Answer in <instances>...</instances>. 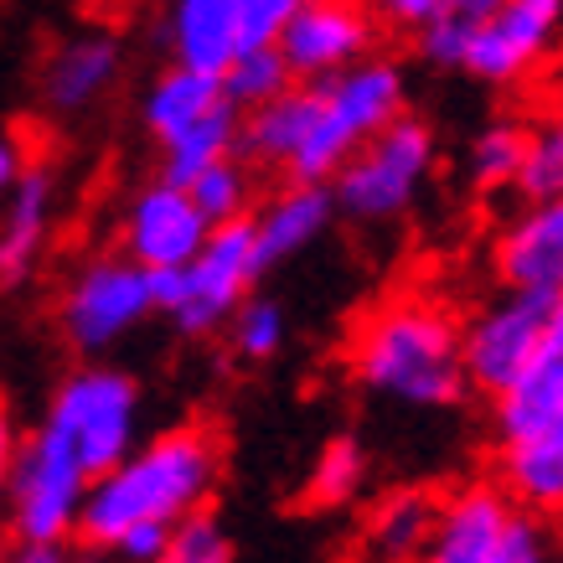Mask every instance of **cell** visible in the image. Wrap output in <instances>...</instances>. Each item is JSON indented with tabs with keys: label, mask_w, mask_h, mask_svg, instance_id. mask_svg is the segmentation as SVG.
Segmentation results:
<instances>
[{
	"label": "cell",
	"mask_w": 563,
	"mask_h": 563,
	"mask_svg": "<svg viewBox=\"0 0 563 563\" xmlns=\"http://www.w3.org/2000/svg\"><path fill=\"white\" fill-rule=\"evenodd\" d=\"M222 471V450L212 429L181 424L155 440L135 444L114 471H103L84 507V548H109L135 528H176L191 512H202Z\"/></svg>",
	"instance_id": "1"
},
{
	"label": "cell",
	"mask_w": 563,
	"mask_h": 563,
	"mask_svg": "<svg viewBox=\"0 0 563 563\" xmlns=\"http://www.w3.org/2000/svg\"><path fill=\"white\" fill-rule=\"evenodd\" d=\"M352 377L398 409H444L471 383L465 321L429 295H393L352 336Z\"/></svg>",
	"instance_id": "2"
},
{
	"label": "cell",
	"mask_w": 563,
	"mask_h": 563,
	"mask_svg": "<svg viewBox=\"0 0 563 563\" xmlns=\"http://www.w3.org/2000/svg\"><path fill=\"white\" fill-rule=\"evenodd\" d=\"M496 486L538 517H563V357L543 352L492 398Z\"/></svg>",
	"instance_id": "3"
},
{
	"label": "cell",
	"mask_w": 563,
	"mask_h": 563,
	"mask_svg": "<svg viewBox=\"0 0 563 563\" xmlns=\"http://www.w3.org/2000/svg\"><path fill=\"white\" fill-rule=\"evenodd\" d=\"M393 120H404V68L388 57H367L316 84V120L295 155L290 181H336L346 161Z\"/></svg>",
	"instance_id": "4"
},
{
	"label": "cell",
	"mask_w": 563,
	"mask_h": 563,
	"mask_svg": "<svg viewBox=\"0 0 563 563\" xmlns=\"http://www.w3.org/2000/svg\"><path fill=\"white\" fill-rule=\"evenodd\" d=\"M93 492V471L78 450L63 444L47 424H36L5 465V522L16 543L63 548L84 528V507Z\"/></svg>",
	"instance_id": "5"
},
{
	"label": "cell",
	"mask_w": 563,
	"mask_h": 563,
	"mask_svg": "<svg viewBox=\"0 0 563 563\" xmlns=\"http://www.w3.org/2000/svg\"><path fill=\"white\" fill-rule=\"evenodd\" d=\"M258 274L264 264H258L254 218H239L212 228V239L187 269H155V300L187 336H207L233 321V310L249 300V285Z\"/></svg>",
	"instance_id": "6"
},
{
	"label": "cell",
	"mask_w": 563,
	"mask_h": 563,
	"mask_svg": "<svg viewBox=\"0 0 563 563\" xmlns=\"http://www.w3.org/2000/svg\"><path fill=\"white\" fill-rule=\"evenodd\" d=\"M47 424L63 444L78 450V461L93 471V481L135 450L140 434V388L135 377L120 367H78L73 377L57 383V393L47 398V413L36 419Z\"/></svg>",
	"instance_id": "7"
},
{
	"label": "cell",
	"mask_w": 563,
	"mask_h": 563,
	"mask_svg": "<svg viewBox=\"0 0 563 563\" xmlns=\"http://www.w3.org/2000/svg\"><path fill=\"white\" fill-rule=\"evenodd\" d=\"M424 563H559V548L543 517L512 501L501 486H461L444 496L440 532Z\"/></svg>",
	"instance_id": "8"
},
{
	"label": "cell",
	"mask_w": 563,
	"mask_h": 563,
	"mask_svg": "<svg viewBox=\"0 0 563 563\" xmlns=\"http://www.w3.org/2000/svg\"><path fill=\"white\" fill-rule=\"evenodd\" d=\"M151 310L155 300V269H145L130 254H99L68 274V285L57 295V325L78 357H103L109 346H120Z\"/></svg>",
	"instance_id": "9"
},
{
	"label": "cell",
	"mask_w": 563,
	"mask_h": 563,
	"mask_svg": "<svg viewBox=\"0 0 563 563\" xmlns=\"http://www.w3.org/2000/svg\"><path fill=\"white\" fill-rule=\"evenodd\" d=\"M429 172H434V130L424 120H393L388 130H377L352 161H346L331 191H336V212L352 222H393L413 207V197L424 191Z\"/></svg>",
	"instance_id": "10"
},
{
	"label": "cell",
	"mask_w": 563,
	"mask_h": 563,
	"mask_svg": "<svg viewBox=\"0 0 563 563\" xmlns=\"http://www.w3.org/2000/svg\"><path fill=\"white\" fill-rule=\"evenodd\" d=\"M300 5L306 0H172L166 42H172L176 63L222 73L239 52L279 42L285 21Z\"/></svg>",
	"instance_id": "11"
},
{
	"label": "cell",
	"mask_w": 563,
	"mask_h": 563,
	"mask_svg": "<svg viewBox=\"0 0 563 563\" xmlns=\"http://www.w3.org/2000/svg\"><path fill=\"white\" fill-rule=\"evenodd\" d=\"M548 306H553L548 295L501 285V295H492V300L465 321V373H471V388L496 398V393L512 388L517 377L543 357L548 352Z\"/></svg>",
	"instance_id": "12"
},
{
	"label": "cell",
	"mask_w": 563,
	"mask_h": 563,
	"mask_svg": "<svg viewBox=\"0 0 563 563\" xmlns=\"http://www.w3.org/2000/svg\"><path fill=\"white\" fill-rule=\"evenodd\" d=\"M377 36V11L367 0H306L285 32H279V52L300 84H325L336 73L357 68L373 57Z\"/></svg>",
	"instance_id": "13"
},
{
	"label": "cell",
	"mask_w": 563,
	"mask_h": 563,
	"mask_svg": "<svg viewBox=\"0 0 563 563\" xmlns=\"http://www.w3.org/2000/svg\"><path fill=\"white\" fill-rule=\"evenodd\" d=\"M124 254L140 258L145 269H187L202 254V243L212 239V222L202 218V207L191 202L187 187L176 181H151L140 187L124 207Z\"/></svg>",
	"instance_id": "14"
},
{
	"label": "cell",
	"mask_w": 563,
	"mask_h": 563,
	"mask_svg": "<svg viewBox=\"0 0 563 563\" xmlns=\"http://www.w3.org/2000/svg\"><path fill=\"white\" fill-rule=\"evenodd\" d=\"M559 32L563 0H501L471 42L465 73H476L486 84H517L559 47Z\"/></svg>",
	"instance_id": "15"
},
{
	"label": "cell",
	"mask_w": 563,
	"mask_h": 563,
	"mask_svg": "<svg viewBox=\"0 0 563 563\" xmlns=\"http://www.w3.org/2000/svg\"><path fill=\"white\" fill-rule=\"evenodd\" d=\"M501 285L532 295H563V197H532L492 243Z\"/></svg>",
	"instance_id": "16"
},
{
	"label": "cell",
	"mask_w": 563,
	"mask_h": 563,
	"mask_svg": "<svg viewBox=\"0 0 563 563\" xmlns=\"http://www.w3.org/2000/svg\"><path fill=\"white\" fill-rule=\"evenodd\" d=\"M222 109H233L228 88H222V73L207 68H187V63H172L151 88H145V103H140V120L151 130V140L166 151L181 135L202 130L207 120H218Z\"/></svg>",
	"instance_id": "17"
},
{
	"label": "cell",
	"mask_w": 563,
	"mask_h": 563,
	"mask_svg": "<svg viewBox=\"0 0 563 563\" xmlns=\"http://www.w3.org/2000/svg\"><path fill=\"white\" fill-rule=\"evenodd\" d=\"M120 78V42L103 32L68 36L42 63V103L52 114H84L114 88Z\"/></svg>",
	"instance_id": "18"
},
{
	"label": "cell",
	"mask_w": 563,
	"mask_h": 563,
	"mask_svg": "<svg viewBox=\"0 0 563 563\" xmlns=\"http://www.w3.org/2000/svg\"><path fill=\"white\" fill-rule=\"evenodd\" d=\"M336 212V191H325V181H290L285 191H274L254 207V243L258 264L274 269L285 258L306 254L310 243L325 233V222Z\"/></svg>",
	"instance_id": "19"
},
{
	"label": "cell",
	"mask_w": 563,
	"mask_h": 563,
	"mask_svg": "<svg viewBox=\"0 0 563 563\" xmlns=\"http://www.w3.org/2000/svg\"><path fill=\"white\" fill-rule=\"evenodd\" d=\"M52 218H57V176L47 166H26L5 187V218H0V274H5V285L32 274V264L52 239Z\"/></svg>",
	"instance_id": "20"
},
{
	"label": "cell",
	"mask_w": 563,
	"mask_h": 563,
	"mask_svg": "<svg viewBox=\"0 0 563 563\" xmlns=\"http://www.w3.org/2000/svg\"><path fill=\"white\" fill-rule=\"evenodd\" d=\"M444 501H434L429 492H388L383 501H373V512L362 522V563H424L434 532H440Z\"/></svg>",
	"instance_id": "21"
},
{
	"label": "cell",
	"mask_w": 563,
	"mask_h": 563,
	"mask_svg": "<svg viewBox=\"0 0 563 563\" xmlns=\"http://www.w3.org/2000/svg\"><path fill=\"white\" fill-rule=\"evenodd\" d=\"M310 120H316V84H295L285 88L279 99L258 103V109H243V135H239V155L249 166H279L290 176L295 155L310 135Z\"/></svg>",
	"instance_id": "22"
},
{
	"label": "cell",
	"mask_w": 563,
	"mask_h": 563,
	"mask_svg": "<svg viewBox=\"0 0 563 563\" xmlns=\"http://www.w3.org/2000/svg\"><path fill=\"white\" fill-rule=\"evenodd\" d=\"M501 0H450L440 16L429 21V26H419V52H424L434 68H465V57H471V42H476V32L486 26V16H492Z\"/></svg>",
	"instance_id": "23"
},
{
	"label": "cell",
	"mask_w": 563,
	"mask_h": 563,
	"mask_svg": "<svg viewBox=\"0 0 563 563\" xmlns=\"http://www.w3.org/2000/svg\"><path fill=\"white\" fill-rule=\"evenodd\" d=\"M187 191H191V202L202 207V218L212 222V228L254 218V212H249V207H254V176H249V161H243V155H228L218 166L197 172L187 181Z\"/></svg>",
	"instance_id": "24"
},
{
	"label": "cell",
	"mask_w": 563,
	"mask_h": 563,
	"mask_svg": "<svg viewBox=\"0 0 563 563\" xmlns=\"http://www.w3.org/2000/svg\"><path fill=\"white\" fill-rule=\"evenodd\" d=\"M295 84H300V78L290 73V63H285L279 42L239 52V57L222 68V88H228V99L239 103V109H258V103L279 99V93H285V88H295Z\"/></svg>",
	"instance_id": "25"
},
{
	"label": "cell",
	"mask_w": 563,
	"mask_h": 563,
	"mask_svg": "<svg viewBox=\"0 0 563 563\" xmlns=\"http://www.w3.org/2000/svg\"><path fill=\"white\" fill-rule=\"evenodd\" d=\"M532 130L517 120H492L471 145V176L481 187H517L522 166H528Z\"/></svg>",
	"instance_id": "26"
},
{
	"label": "cell",
	"mask_w": 563,
	"mask_h": 563,
	"mask_svg": "<svg viewBox=\"0 0 563 563\" xmlns=\"http://www.w3.org/2000/svg\"><path fill=\"white\" fill-rule=\"evenodd\" d=\"M362 481H367V450L352 434H336L316 455V465H310L306 496H310V507H346L362 492Z\"/></svg>",
	"instance_id": "27"
},
{
	"label": "cell",
	"mask_w": 563,
	"mask_h": 563,
	"mask_svg": "<svg viewBox=\"0 0 563 563\" xmlns=\"http://www.w3.org/2000/svg\"><path fill=\"white\" fill-rule=\"evenodd\" d=\"M222 331H228V352L239 362H269V357H279V346L290 336V316H285L279 300L254 295V300H243L233 310V321L222 325Z\"/></svg>",
	"instance_id": "28"
},
{
	"label": "cell",
	"mask_w": 563,
	"mask_h": 563,
	"mask_svg": "<svg viewBox=\"0 0 563 563\" xmlns=\"http://www.w3.org/2000/svg\"><path fill=\"white\" fill-rule=\"evenodd\" d=\"M522 197H563V99L553 103L538 130H532V145H528V166H522V181H517Z\"/></svg>",
	"instance_id": "29"
},
{
	"label": "cell",
	"mask_w": 563,
	"mask_h": 563,
	"mask_svg": "<svg viewBox=\"0 0 563 563\" xmlns=\"http://www.w3.org/2000/svg\"><path fill=\"white\" fill-rule=\"evenodd\" d=\"M161 563H233V543L207 512H191L172 528V548Z\"/></svg>",
	"instance_id": "30"
},
{
	"label": "cell",
	"mask_w": 563,
	"mask_h": 563,
	"mask_svg": "<svg viewBox=\"0 0 563 563\" xmlns=\"http://www.w3.org/2000/svg\"><path fill=\"white\" fill-rule=\"evenodd\" d=\"M377 16L393 21V26H404V32H419V26H429V21L440 16L450 0H367Z\"/></svg>",
	"instance_id": "31"
},
{
	"label": "cell",
	"mask_w": 563,
	"mask_h": 563,
	"mask_svg": "<svg viewBox=\"0 0 563 563\" xmlns=\"http://www.w3.org/2000/svg\"><path fill=\"white\" fill-rule=\"evenodd\" d=\"M5 563H68L63 548H42V543H16Z\"/></svg>",
	"instance_id": "32"
},
{
	"label": "cell",
	"mask_w": 563,
	"mask_h": 563,
	"mask_svg": "<svg viewBox=\"0 0 563 563\" xmlns=\"http://www.w3.org/2000/svg\"><path fill=\"white\" fill-rule=\"evenodd\" d=\"M21 172H26V151H21L16 140L5 135V145H0V181H5V187H11V181H16Z\"/></svg>",
	"instance_id": "33"
},
{
	"label": "cell",
	"mask_w": 563,
	"mask_h": 563,
	"mask_svg": "<svg viewBox=\"0 0 563 563\" xmlns=\"http://www.w3.org/2000/svg\"><path fill=\"white\" fill-rule=\"evenodd\" d=\"M548 352L563 357V295H553V306H548Z\"/></svg>",
	"instance_id": "34"
},
{
	"label": "cell",
	"mask_w": 563,
	"mask_h": 563,
	"mask_svg": "<svg viewBox=\"0 0 563 563\" xmlns=\"http://www.w3.org/2000/svg\"><path fill=\"white\" fill-rule=\"evenodd\" d=\"M68 563H114V559L99 553V548H84V553H68Z\"/></svg>",
	"instance_id": "35"
}]
</instances>
